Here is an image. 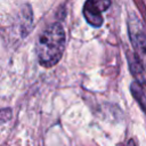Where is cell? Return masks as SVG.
Listing matches in <instances>:
<instances>
[{
    "label": "cell",
    "instance_id": "cell-1",
    "mask_svg": "<svg viewBox=\"0 0 146 146\" xmlns=\"http://www.w3.org/2000/svg\"><path fill=\"white\" fill-rule=\"evenodd\" d=\"M66 34L60 23H54L46 27L39 35L35 52L40 65L44 67L55 66L65 50Z\"/></svg>",
    "mask_w": 146,
    "mask_h": 146
},
{
    "label": "cell",
    "instance_id": "cell-2",
    "mask_svg": "<svg viewBox=\"0 0 146 146\" xmlns=\"http://www.w3.org/2000/svg\"><path fill=\"white\" fill-rule=\"evenodd\" d=\"M111 2L105 0H98V1H87L83 6V16L86 21L95 26L99 27L103 24V16L102 13L110 7Z\"/></svg>",
    "mask_w": 146,
    "mask_h": 146
},
{
    "label": "cell",
    "instance_id": "cell-3",
    "mask_svg": "<svg viewBox=\"0 0 146 146\" xmlns=\"http://www.w3.org/2000/svg\"><path fill=\"white\" fill-rule=\"evenodd\" d=\"M129 33L131 42L133 43L135 48L141 54H146V34L144 32L143 25L136 18H130L129 21Z\"/></svg>",
    "mask_w": 146,
    "mask_h": 146
},
{
    "label": "cell",
    "instance_id": "cell-4",
    "mask_svg": "<svg viewBox=\"0 0 146 146\" xmlns=\"http://www.w3.org/2000/svg\"><path fill=\"white\" fill-rule=\"evenodd\" d=\"M131 94L135 97V99L138 102V104L140 105V107L146 112V96L143 92L141 86L138 84L137 82H133L131 84Z\"/></svg>",
    "mask_w": 146,
    "mask_h": 146
},
{
    "label": "cell",
    "instance_id": "cell-5",
    "mask_svg": "<svg viewBox=\"0 0 146 146\" xmlns=\"http://www.w3.org/2000/svg\"><path fill=\"white\" fill-rule=\"evenodd\" d=\"M128 59H129V66H130V70H131V72L135 74V76L136 78H143V70H141V67H140V63H139V60H138V58L136 57V56H131V55H129L128 56Z\"/></svg>",
    "mask_w": 146,
    "mask_h": 146
},
{
    "label": "cell",
    "instance_id": "cell-6",
    "mask_svg": "<svg viewBox=\"0 0 146 146\" xmlns=\"http://www.w3.org/2000/svg\"><path fill=\"white\" fill-rule=\"evenodd\" d=\"M127 146H136V145H135V141H133L132 139H130V140L128 141V145H127Z\"/></svg>",
    "mask_w": 146,
    "mask_h": 146
}]
</instances>
